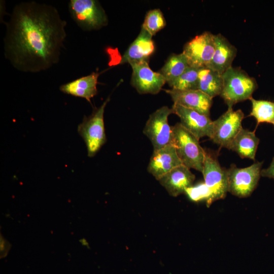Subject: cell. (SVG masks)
<instances>
[{
    "instance_id": "obj_6",
    "label": "cell",
    "mask_w": 274,
    "mask_h": 274,
    "mask_svg": "<svg viewBox=\"0 0 274 274\" xmlns=\"http://www.w3.org/2000/svg\"><path fill=\"white\" fill-rule=\"evenodd\" d=\"M262 163L257 162L245 168L232 164L226 169L228 191L241 198L250 196L258 184Z\"/></svg>"
},
{
    "instance_id": "obj_1",
    "label": "cell",
    "mask_w": 274,
    "mask_h": 274,
    "mask_svg": "<svg viewBox=\"0 0 274 274\" xmlns=\"http://www.w3.org/2000/svg\"><path fill=\"white\" fill-rule=\"evenodd\" d=\"M66 24L53 6L35 1L16 5L6 23V59L23 73L48 70L59 61Z\"/></svg>"
},
{
    "instance_id": "obj_12",
    "label": "cell",
    "mask_w": 274,
    "mask_h": 274,
    "mask_svg": "<svg viewBox=\"0 0 274 274\" xmlns=\"http://www.w3.org/2000/svg\"><path fill=\"white\" fill-rule=\"evenodd\" d=\"M172 109L181 125L198 140L204 136L212 138L213 121L209 116L178 104H174Z\"/></svg>"
},
{
    "instance_id": "obj_23",
    "label": "cell",
    "mask_w": 274,
    "mask_h": 274,
    "mask_svg": "<svg viewBox=\"0 0 274 274\" xmlns=\"http://www.w3.org/2000/svg\"><path fill=\"white\" fill-rule=\"evenodd\" d=\"M199 70V68L189 66L169 86L178 90H198Z\"/></svg>"
},
{
    "instance_id": "obj_5",
    "label": "cell",
    "mask_w": 274,
    "mask_h": 274,
    "mask_svg": "<svg viewBox=\"0 0 274 274\" xmlns=\"http://www.w3.org/2000/svg\"><path fill=\"white\" fill-rule=\"evenodd\" d=\"M68 10L77 25L84 31L99 29L108 24L107 15L96 0H70Z\"/></svg>"
},
{
    "instance_id": "obj_25",
    "label": "cell",
    "mask_w": 274,
    "mask_h": 274,
    "mask_svg": "<svg viewBox=\"0 0 274 274\" xmlns=\"http://www.w3.org/2000/svg\"><path fill=\"white\" fill-rule=\"evenodd\" d=\"M185 193L192 201H206L208 207L214 202L212 193L204 182L199 183L187 188Z\"/></svg>"
},
{
    "instance_id": "obj_18",
    "label": "cell",
    "mask_w": 274,
    "mask_h": 274,
    "mask_svg": "<svg viewBox=\"0 0 274 274\" xmlns=\"http://www.w3.org/2000/svg\"><path fill=\"white\" fill-rule=\"evenodd\" d=\"M237 50L221 34L215 35V49L208 67L222 74L231 66Z\"/></svg>"
},
{
    "instance_id": "obj_9",
    "label": "cell",
    "mask_w": 274,
    "mask_h": 274,
    "mask_svg": "<svg viewBox=\"0 0 274 274\" xmlns=\"http://www.w3.org/2000/svg\"><path fill=\"white\" fill-rule=\"evenodd\" d=\"M244 114L241 110L233 111L228 108L227 111L213 121L211 139L222 147L228 149L235 136L242 129Z\"/></svg>"
},
{
    "instance_id": "obj_14",
    "label": "cell",
    "mask_w": 274,
    "mask_h": 274,
    "mask_svg": "<svg viewBox=\"0 0 274 274\" xmlns=\"http://www.w3.org/2000/svg\"><path fill=\"white\" fill-rule=\"evenodd\" d=\"M183 164L175 146L167 145L160 149L153 151L147 169L157 180L175 167Z\"/></svg>"
},
{
    "instance_id": "obj_15",
    "label": "cell",
    "mask_w": 274,
    "mask_h": 274,
    "mask_svg": "<svg viewBox=\"0 0 274 274\" xmlns=\"http://www.w3.org/2000/svg\"><path fill=\"white\" fill-rule=\"evenodd\" d=\"M195 177L183 164L178 166L162 176L158 181L170 195L176 197L185 193L193 185Z\"/></svg>"
},
{
    "instance_id": "obj_13",
    "label": "cell",
    "mask_w": 274,
    "mask_h": 274,
    "mask_svg": "<svg viewBox=\"0 0 274 274\" xmlns=\"http://www.w3.org/2000/svg\"><path fill=\"white\" fill-rule=\"evenodd\" d=\"M174 103L210 117L213 98L199 90L165 89Z\"/></svg>"
},
{
    "instance_id": "obj_16",
    "label": "cell",
    "mask_w": 274,
    "mask_h": 274,
    "mask_svg": "<svg viewBox=\"0 0 274 274\" xmlns=\"http://www.w3.org/2000/svg\"><path fill=\"white\" fill-rule=\"evenodd\" d=\"M152 36L143 28L122 56L120 63H132L147 60L155 49Z\"/></svg>"
},
{
    "instance_id": "obj_21",
    "label": "cell",
    "mask_w": 274,
    "mask_h": 274,
    "mask_svg": "<svg viewBox=\"0 0 274 274\" xmlns=\"http://www.w3.org/2000/svg\"><path fill=\"white\" fill-rule=\"evenodd\" d=\"M190 66L185 55L182 53L171 55L159 72L170 85Z\"/></svg>"
},
{
    "instance_id": "obj_24",
    "label": "cell",
    "mask_w": 274,
    "mask_h": 274,
    "mask_svg": "<svg viewBox=\"0 0 274 274\" xmlns=\"http://www.w3.org/2000/svg\"><path fill=\"white\" fill-rule=\"evenodd\" d=\"M165 25L166 21L162 12L156 9L147 13L142 27L153 36Z\"/></svg>"
},
{
    "instance_id": "obj_20",
    "label": "cell",
    "mask_w": 274,
    "mask_h": 274,
    "mask_svg": "<svg viewBox=\"0 0 274 274\" xmlns=\"http://www.w3.org/2000/svg\"><path fill=\"white\" fill-rule=\"evenodd\" d=\"M222 74L209 68H200L197 89L212 98L220 95L223 88Z\"/></svg>"
},
{
    "instance_id": "obj_26",
    "label": "cell",
    "mask_w": 274,
    "mask_h": 274,
    "mask_svg": "<svg viewBox=\"0 0 274 274\" xmlns=\"http://www.w3.org/2000/svg\"><path fill=\"white\" fill-rule=\"evenodd\" d=\"M261 176L264 177L271 178L274 180V157L270 166L266 168L261 170Z\"/></svg>"
},
{
    "instance_id": "obj_8",
    "label": "cell",
    "mask_w": 274,
    "mask_h": 274,
    "mask_svg": "<svg viewBox=\"0 0 274 274\" xmlns=\"http://www.w3.org/2000/svg\"><path fill=\"white\" fill-rule=\"evenodd\" d=\"M215 49V35L205 31L187 42L183 48L190 66L196 68L208 67Z\"/></svg>"
},
{
    "instance_id": "obj_11",
    "label": "cell",
    "mask_w": 274,
    "mask_h": 274,
    "mask_svg": "<svg viewBox=\"0 0 274 274\" xmlns=\"http://www.w3.org/2000/svg\"><path fill=\"white\" fill-rule=\"evenodd\" d=\"M148 62L144 60L130 64L132 70L131 84L140 94H156L166 82L159 72L151 69Z\"/></svg>"
},
{
    "instance_id": "obj_10",
    "label": "cell",
    "mask_w": 274,
    "mask_h": 274,
    "mask_svg": "<svg viewBox=\"0 0 274 274\" xmlns=\"http://www.w3.org/2000/svg\"><path fill=\"white\" fill-rule=\"evenodd\" d=\"M202 173L214 201L224 198L228 192L226 169L221 167L214 155L206 151Z\"/></svg>"
},
{
    "instance_id": "obj_4",
    "label": "cell",
    "mask_w": 274,
    "mask_h": 274,
    "mask_svg": "<svg viewBox=\"0 0 274 274\" xmlns=\"http://www.w3.org/2000/svg\"><path fill=\"white\" fill-rule=\"evenodd\" d=\"M110 99L109 96L100 107L94 108L89 116H84L78 126V132L86 144L89 157H94L107 141L104 112Z\"/></svg>"
},
{
    "instance_id": "obj_19",
    "label": "cell",
    "mask_w": 274,
    "mask_h": 274,
    "mask_svg": "<svg viewBox=\"0 0 274 274\" xmlns=\"http://www.w3.org/2000/svg\"><path fill=\"white\" fill-rule=\"evenodd\" d=\"M259 141V139L256 136L254 131L242 128L231 143L228 149L235 151L242 158L255 160Z\"/></svg>"
},
{
    "instance_id": "obj_17",
    "label": "cell",
    "mask_w": 274,
    "mask_h": 274,
    "mask_svg": "<svg viewBox=\"0 0 274 274\" xmlns=\"http://www.w3.org/2000/svg\"><path fill=\"white\" fill-rule=\"evenodd\" d=\"M99 75L98 72H92L62 84L59 90L65 94L84 98L90 102L91 99L97 93V84Z\"/></svg>"
},
{
    "instance_id": "obj_3",
    "label": "cell",
    "mask_w": 274,
    "mask_h": 274,
    "mask_svg": "<svg viewBox=\"0 0 274 274\" xmlns=\"http://www.w3.org/2000/svg\"><path fill=\"white\" fill-rule=\"evenodd\" d=\"M173 145L182 164L189 168L202 172L205 150L199 140L180 123L172 126Z\"/></svg>"
},
{
    "instance_id": "obj_22",
    "label": "cell",
    "mask_w": 274,
    "mask_h": 274,
    "mask_svg": "<svg viewBox=\"0 0 274 274\" xmlns=\"http://www.w3.org/2000/svg\"><path fill=\"white\" fill-rule=\"evenodd\" d=\"M250 100L252 104V110L249 116L256 119L257 126L263 122L274 126V102L265 100H256L252 97Z\"/></svg>"
},
{
    "instance_id": "obj_7",
    "label": "cell",
    "mask_w": 274,
    "mask_h": 274,
    "mask_svg": "<svg viewBox=\"0 0 274 274\" xmlns=\"http://www.w3.org/2000/svg\"><path fill=\"white\" fill-rule=\"evenodd\" d=\"M172 113V108L163 106L149 116L143 133L151 141L153 151L173 145L172 127L168 123V117Z\"/></svg>"
},
{
    "instance_id": "obj_2",
    "label": "cell",
    "mask_w": 274,
    "mask_h": 274,
    "mask_svg": "<svg viewBox=\"0 0 274 274\" xmlns=\"http://www.w3.org/2000/svg\"><path fill=\"white\" fill-rule=\"evenodd\" d=\"M223 88L220 96L228 108L238 102L250 99L257 88L255 78L240 67L231 66L222 74Z\"/></svg>"
}]
</instances>
